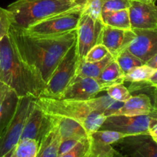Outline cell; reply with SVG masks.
<instances>
[{"label": "cell", "mask_w": 157, "mask_h": 157, "mask_svg": "<svg viewBox=\"0 0 157 157\" xmlns=\"http://www.w3.org/2000/svg\"><path fill=\"white\" fill-rule=\"evenodd\" d=\"M9 35L21 58L40 74L46 84L77 39L76 30L56 36H34L12 25Z\"/></svg>", "instance_id": "1"}, {"label": "cell", "mask_w": 157, "mask_h": 157, "mask_svg": "<svg viewBox=\"0 0 157 157\" xmlns=\"http://www.w3.org/2000/svg\"><path fill=\"white\" fill-rule=\"evenodd\" d=\"M0 80L19 98L37 99L46 87L40 74L20 56L9 35L0 41Z\"/></svg>", "instance_id": "2"}, {"label": "cell", "mask_w": 157, "mask_h": 157, "mask_svg": "<svg viewBox=\"0 0 157 157\" xmlns=\"http://www.w3.org/2000/svg\"><path fill=\"white\" fill-rule=\"evenodd\" d=\"M84 0H15L7 7L12 26L28 29L43 19L81 6Z\"/></svg>", "instance_id": "3"}, {"label": "cell", "mask_w": 157, "mask_h": 157, "mask_svg": "<svg viewBox=\"0 0 157 157\" xmlns=\"http://www.w3.org/2000/svg\"><path fill=\"white\" fill-rule=\"evenodd\" d=\"M35 104L47 114L61 116L75 120L83 125L88 136L101 129L106 117L96 111L90 100L75 101L40 97Z\"/></svg>", "instance_id": "4"}, {"label": "cell", "mask_w": 157, "mask_h": 157, "mask_svg": "<svg viewBox=\"0 0 157 157\" xmlns=\"http://www.w3.org/2000/svg\"><path fill=\"white\" fill-rule=\"evenodd\" d=\"M82 7L83 5L71 10L49 17L22 31L28 35L34 36H56L75 31L81 17Z\"/></svg>", "instance_id": "5"}, {"label": "cell", "mask_w": 157, "mask_h": 157, "mask_svg": "<svg viewBox=\"0 0 157 157\" xmlns=\"http://www.w3.org/2000/svg\"><path fill=\"white\" fill-rule=\"evenodd\" d=\"M79 61L75 42L52 73L41 97L58 98L76 75Z\"/></svg>", "instance_id": "6"}, {"label": "cell", "mask_w": 157, "mask_h": 157, "mask_svg": "<svg viewBox=\"0 0 157 157\" xmlns=\"http://www.w3.org/2000/svg\"><path fill=\"white\" fill-rule=\"evenodd\" d=\"M35 104V99L20 98L16 112L6 130L0 136V157L15 148L21 139L27 118Z\"/></svg>", "instance_id": "7"}, {"label": "cell", "mask_w": 157, "mask_h": 157, "mask_svg": "<svg viewBox=\"0 0 157 157\" xmlns=\"http://www.w3.org/2000/svg\"><path fill=\"white\" fill-rule=\"evenodd\" d=\"M156 117L153 114L143 116L112 115L107 117L100 130H113L127 136L149 134V130Z\"/></svg>", "instance_id": "8"}, {"label": "cell", "mask_w": 157, "mask_h": 157, "mask_svg": "<svg viewBox=\"0 0 157 157\" xmlns=\"http://www.w3.org/2000/svg\"><path fill=\"white\" fill-rule=\"evenodd\" d=\"M104 25L87 15L81 13L77 27L76 46L79 60L84 59L87 52L96 44H101Z\"/></svg>", "instance_id": "9"}, {"label": "cell", "mask_w": 157, "mask_h": 157, "mask_svg": "<svg viewBox=\"0 0 157 157\" xmlns=\"http://www.w3.org/2000/svg\"><path fill=\"white\" fill-rule=\"evenodd\" d=\"M124 133L113 130H99L89 136V150L86 157H113L118 150L113 147L123 138Z\"/></svg>", "instance_id": "10"}, {"label": "cell", "mask_w": 157, "mask_h": 157, "mask_svg": "<svg viewBox=\"0 0 157 157\" xmlns=\"http://www.w3.org/2000/svg\"><path fill=\"white\" fill-rule=\"evenodd\" d=\"M115 145L128 157H157V143L149 134L127 136Z\"/></svg>", "instance_id": "11"}, {"label": "cell", "mask_w": 157, "mask_h": 157, "mask_svg": "<svg viewBox=\"0 0 157 157\" xmlns=\"http://www.w3.org/2000/svg\"><path fill=\"white\" fill-rule=\"evenodd\" d=\"M104 91L96 79L75 75L58 99L88 101Z\"/></svg>", "instance_id": "12"}, {"label": "cell", "mask_w": 157, "mask_h": 157, "mask_svg": "<svg viewBox=\"0 0 157 157\" xmlns=\"http://www.w3.org/2000/svg\"><path fill=\"white\" fill-rule=\"evenodd\" d=\"M133 30L135 37L127 49L146 64L157 54V28Z\"/></svg>", "instance_id": "13"}, {"label": "cell", "mask_w": 157, "mask_h": 157, "mask_svg": "<svg viewBox=\"0 0 157 157\" xmlns=\"http://www.w3.org/2000/svg\"><path fill=\"white\" fill-rule=\"evenodd\" d=\"M129 14L132 29L157 28V6L155 2L132 0Z\"/></svg>", "instance_id": "14"}, {"label": "cell", "mask_w": 157, "mask_h": 157, "mask_svg": "<svg viewBox=\"0 0 157 157\" xmlns=\"http://www.w3.org/2000/svg\"><path fill=\"white\" fill-rule=\"evenodd\" d=\"M52 126L53 121L52 116L44 113L35 104L28 117L20 140L33 139L40 143L52 129Z\"/></svg>", "instance_id": "15"}, {"label": "cell", "mask_w": 157, "mask_h": 157, "mask_svg": "<svg viewBox=\"0 0 157 157\" xmlns=\"http://www.w3.org/2000/svg\"><path fill=\"white\" fill-rule=\"evenodd\" d=\"M135 37L133 29H121L104 25L101 38L104 44L113 58L127 48Z\"/></svg>", "instance_id": "16"}, {"label": "cell", "mask_w": 157, "mask_h": 157, "mask_svg": "<svg viewBox=\"0 0 157 157\" xmlns=\"http://www.w3.org/2000/svg\"><path fill=\"white\" fill-rule=\"evenodd\" d=\"M150 114H153L152 99L147 94L140 93L132 95L113 115L143 116Z\"/></svg>", "instance_id": "17"}, {"label": "cell", "mask_w": 157, "mask_h": 157, "mask_svg": "<svg viewBox=\"0 0 157 157\" xmlns=\"http://www.w3.org/2000/svg\"><path fill=\"white\" fill-rule=\"evenodd\" d=\"M52 117L53 121L58 126L61 140L75 139L81 140L84 138L89 137L82 124L75 120L66 117Z\"/></svg>", "instance_id": "18"}, {"label": "cell", "mask_w": 157, "mask_h": 157, "mask_svg": "<svg viewBox=\"0 0 157 157\" xmlns=\"http://www.w3.org/2000/svg\"><path fill=\"white\" fill-rule=\"evenodd\" d=\"M19 100V97L11 89L0 99V136L13 118Z\"/></svg>", "instance_id": "19"}, {"label": "cell", "mask_w": 157, "mask_h": 157, "mask_svg": "<svg viewBox=\"0 0 157 157\" xmlns=\"http://www.w3.org/2000/svg\"><path fill=\"white\" fill-rule=\"evenodd\" d=\"M61 140V137L58 127L53 121L52 129L40 142L36 157H59L58 150Z\"/></svg>", "instance_id": "20"}, {"label": "cell", "mask_w": 157, "mask_h": 157, "mask_svg": "<svg viewBox=\"0 0 157 157\" xmlns=\"http://www.w3.org/2000/svg\"><path fill=\"white\" fill-rule=\"evenodd\" d=\"M114 58L111 55H107L106 58L101 61H95V62H87L81 60L79 61L78 68H77L76 75L81 77H87V78L97 79L104 68L111 62Z\"/></svg>", "instance_id": "21"}, {"label": "cell", "mask_w": 157, "mask_h": 157, "mask_svg": "<svg viewBox=\"0 0 157 157\" xmlns=\"http://www.w3.org/2000/svg\"><path fill=\"white\" fill-rule=\"evenodd\" d=\"M123 73L120 68L119 65L114 59L103 70L101 75L97 78V81L100 85L103 87L104 91L106 87L117 84V83H124L123 81Z\"/></svg>", "instance_id": "22"}, {"label": "cell", "mask_w": 157, "mask_h": 157, "mask_svg": "<svg viewBox=\"0 0 157 157\" xmlns=\"http://www.w3.org/2000/svg\"><path fill=\"white\" fill-rule=\"evenodd\" d=\"M102 17L105 25L121 29H132L129 9L103 13Z\"/></svg>", "instance_id": "23"}, {"label": "cell", "mask_w": 157, "mask_h": 157, "mask_svg": "<svg viewBox=\"0 0 157 157\" xmlns=\"http://www.w3.org/2000/svg\"><path fill=\"white\" fill-rule=\"evenodd\" d=\"M155 71V69L144 64L132 69L128 73L123 75V81L130 83H140L147 81Z\"/></svg>", "instance_id": "24"}, {"label": "cell", "mask_w": 157, "mask_h": 157, "mask_svg": "<svg viewBox=\"0 0 157 157\" xmlns=\"http://www.w3.org/2000/svg\"><path fill=\"white\" fill-rule=\"evenodd\" d=\"M114 60L119 65L123 75H125L134 67L143 65L144 64L140 59H139L135 55L130 53L127 49L122 51L114 58Z\"/></svg>", "instance_id": "25"}, {"label": "cell", "mask_w": 157, "mask_h": 157, "mask_svg": "<svg viewBox=\"0 0 157 157\" xmlns=\"http://www.w3.org/2000/svg\"><path fill=\"white\" fill-rule=\"evenodd\" d=\"M39 144L38 141L33 139L20 140L15 146L14 153L16 157H36Z\"/></svg>", "instance_id": "26"}, {"label": "cell", "mask_w": 157, "mask_h": 157, "mask_svg": "<svg viewBox=\"0 0 157 157\" xmlns=\"http://www.w3.org/2000/svg\"><path fill=\"white\" fill-rule=\"evenodd\" d=\"M103 2L104 0H84L81 14L88 15L90 18L104 24L102 17Z\"/></svg>", "instance_id": "27"}, {"label": "cell", "mask_w": 157, "mask_h": 157, "mask_svg": "<svg viewBox=\"0 0 157 157\" xmlns=\"http://www.w3.org/2000/svg\"><path fill=\"white\" fill-rule=\"evenodd\" d=\"M104 91L113 100L119 102H125L132 96L129 89L124 85V83H117L106 87Z\"/></svg>", "instance_id": "28"}, {"label": "cell", "mask_w": 157, "mask_h": 157, "mask_svg": "<svg viewBox=\"0 0 157 157\" xmlns=\"http://www.w3.org/2000/svg\"><path fill=\"white\" fill-rule=\"evenodd\" d=\"M110 55V52L107 48L102 44H98L94 46L84 58V61L87 62H95L104 59Z\"/></svg>", "instance_id": "29"}, {"label": "cell", "mask_w": 157, "mask_h": 157, "mask_svg": "<svg viewBox=\"0 0 157 157\" xmlns=\"http://www.w3.org/2000/svg\"><path fill=\"white\" fill-rule=\"evenodd\" d=\"M132 0H104L103 13L129 9Z\"/></svg>", "instance_id": "30"}, {"label": "cell", "mask_w": 157, "mask_h": 157, "mask_svg": "<svg viewBox=\"0 0 157 157\" xmlns=\"http://www.w3.org/2000/svg\"><path fill=\"white\" fill-rule=\"evenodd\" d=\"M89 150V138L80 140L71 150L59 157H86Z\"/></svg>", "instance_id": "31"}, {"label": "cell", "mask_w": 157, "mask_h": 157, "mask_svg": "<svg viewBox=\"0 0 157 157\" xmlns=\"http://www.w3.org/2000/svg\"><path fill=\"white\" fill-rule=\"evenodd\" d=\"M12 22H11L10 15L7 9L0 7V41L9 35Z\"/></svg>", "instance_id": "32"}, {"label": "cell", "mask_w": 157, "mask_h": 157, "mask_svg": "<svg viewBox=\"0 0 157 157\" xmlns=\"http://www.w3.org/2000/svg\"><path fill=\"white\" fill-rule=\"evenodd\" d=\"M80 140L75 139H64L61 140V144L59 146V150H58V153H59V156L63 155L64 153H67L70 150H71Z\"/></svg>", "instance_id": "33"}, {"label": "cell", "mask_w": 157, "mask_h": 157, "mask_svg": "<svg viewBox=\"0 0 157 157\" xmlns=\"http://www.w3.org/2000/svg\"><path fill=\"white\" fill-rule=\"evenodd\" d=\"M149 135L151 136L152 139L157 143V118L153 121L149 130Z\"/></svg>", "instance_id": "34"}, {"label": "cell", "mask_w": 157, "mask_h": 157, "mask_svg": "<svg viewBox=\"0 0 157 157\" xmlns=\"http://www.w3.org/2000/svg\"><path fill=\"white\" fill-rule=\"evenodd\" d=\"M152 97H153V100H152V102H153V114L157 117V87L154 88Z\"/></svg>", "instance_id": "35"}, {"label": "cell", "mask_w": 157, "mask_h": 157, "mask_svg": "<svg viewBox=\"0 0 157 157\" xmlns=\"http://www.w3.org/2000/svg\"><path fill=\"white\" fill-rule=\"evenodd\" d=\"M149 83L150 84V85L153 87H157V69L155 70V71L153 72V74L152 75V76L150 77V79L148 80Z\"/></svg>", "instance_id": "36"}, {"label": "cell", "mask_w": 157, "mask_h": 157, "mask_svg": "<svg viewBox=\"0 0 157 157\" xmlns=\"http://www.w3.org/2000/svg\"><path fill=\"white\" fill-rule=\"evenodd\" d=\"M9 87L6 86L2 81L0 80V99L6 94V92L9 90Z\"/></svg>", "instance_id": "37"}, {"label": "cell", "mask_w": 157, "mask_h": 157, "mask_svg": "<svg viewBox=\"0 0 157 157\" xmlns=\"http://www.w3.org/2000/svg\"><path fill=\"white\" fill-rule=\"evenodd\" d=\"M146 64H147L148 66H150V67H151L152 68L156 70L157 69V54L154 57H153L150 61H147Z\"/></svg>", "instance_id": "38"}, {"label": "cell", "mask_w": 157, "mask_h": 157, "mask_svg": "<svg viewBox=\"0 0 157 157\" xmlns=\"http://www.w3.org/2000/svg\"><path fill=\"white\" fill-rule=\"evenodd\" d=\"M14 149H12V150H10V151L9 152V153H7L6 154H5L4 156H2V157H12V154H13V152H14Z\"/></svg>", "instance_id": "39"}, {"label": "cell", "mask_w": 157, "mask_h": 157, "mask_svg": "<svg viewBox=\"0 0 157 157\" xmlns=\"http://www.w3.org/2000/svg\"><path fill=\"white\" fill-rule=\"evenodd\" d=\"M113 157H128V156H126V155H124V154H123V153H121V152H120L119 150H118L117 153V154L115 155V156H113Z\"/></svg>", "instance_id": "40"}, {"label": "cell", "mask_w": 157, "mask_h": 157, "mask_svg": "<svg viewBox=\"0 0 157 157\" xmlns=\"http://www.w3.org/2000/svg\"><path fill=\"white\" fill-rule=\"evenodd\" d=\"M138 1H145V2H156V0H138Z\"/></svg>", "instance_id": "41"}, {"label": "cell", "mask_w": 157, "mask_h": 157, "mask_svg": "<svg viewBox=\"0 0 157 157\" xmlns=\"http://www.w3.org/2000/svg\"><path fill=\"white\" fill-rule=\"evenodd\" d=\"M71 1H73V2H77V1H79V0H71Z\"/></svg>", "instance_id": "42"}]
</instances>
